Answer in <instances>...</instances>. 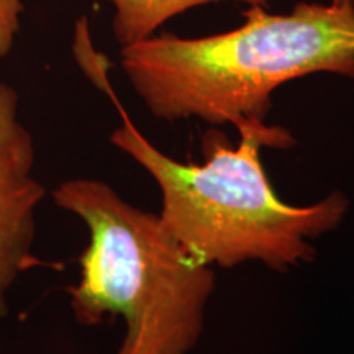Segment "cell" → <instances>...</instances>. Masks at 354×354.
Listing matches in <instances>:
<instances>
[{
	"label": "cell",
	"mask_w": 354,
	"mask_h": 354,
	"mask_svg": "<svg viewBox=\"0 0 354 354\" xmlns=\"http://www.w3.org/2000/svg\"><path fill=\"white\" fill-rule=\"evenodd\" d=\"M24 0H0V59L10 55L21 28Z\"/></svg>",
	"instance_id": "8992f818"
},
{
	"label": "cell",
	"mask_w": 354,
	"mask_h": 354,
	"mask_svg": "<svg viewBox=\"0 0 354 354\" xmlns=\"http://www.w3.org/2000/svg\"><path fill=\"white\" fill-rule=\"evenodd\" d=\"M331 3H336V6L354 7V0H331Z\"/></svg>",
	"instance_id": "52a82bcc"
},
{
	"label": "cell",
	"mask_w": 354,
	"mask_h": 354,
	"mask_svg": "<svg viewBox=\"0 0 354 354\" xmlns=\"http://www.w3.org/2000/svg\"><path fill=\"white\" fill-rule=\"evenodd\" d=\"M51 196L88 230L79 281L68 289L76 322L94 326L122 317L127 333L117 354L192 351L215 289L214 269L189 259L156 214L128 203L104 180L74 177Z\"/></svg>",
	"instance_id": "3957f363"
},
{
	"label": "cell",
	"mask_w": 354,
	"mask_h": 354,
	"mask_svg": "<svg viewBox=\"0 0 354 354\" xmlns=\"http://www.w3.org/2000/svg\"><path fill=\"white\" fill-rule=\"evenodd\" d=\"M122 125L110 143L153 177L161 192V221L179 250L202 266L234 268L259 261L287 271L317 256L310 240L342 223L349 201L342 192L305 207L277 197L261 162V148L287 149L294 136L282 127L246 122L236 128L240 143L230 145L215 130L202 140V165L180 162L154 146L133 125L117 97Z\"/></svg>",
	"instance_id": "6da1fadb"
},
{
	"label": "cell",
	"mask_w": 354,
	"mask_h": 354,
	"mask_svg": "<svg viewBox=\"0 0 354 354\" xmlns=\"http://www.w3.org/2000/svg\"><path fill=\"white\" fill-rule=\"evenodd\" d=\"M33 136L20 118V95L0 81V320L8 294L37 263V212L46 189L35 177Z\"/></svg>",
	"instance_id": "277c9868"
},
{
	"label": "cell",
	"mask_w": 354,
	"mask_h": 354,
	"mask_svg": "<svg viewBox=\"0 0 354 354\" xmlns=\"http://www.w3.org/2000/svg\"><path fill=\"white\" fill-rule=\"evenodd\" d=\"M113 7L112 30L120 48L146 39L166 21L190 8L215 2H245L269 7V0H109Z\"/></svg>",
	"instance_id": "5b68a950"
},
{
	"label": "cell",
	"mask_w": 354,
	"mask_h": 354,
	"mask_svg": "<svg viewBox=\"0 0 354 354\" xmlns=\"http://www.w3.org/2000/svg\"><path fill=\"white\" fill-rule=\"evenodd\" d=\"M146 109L166 122H266L276 88L310 74L354 77V7L300 2L245 10V24L198 38L153 35L120 50Z\"/></svg>",
	"instance_id": "7a4b0ae2"
}]
</instances>
